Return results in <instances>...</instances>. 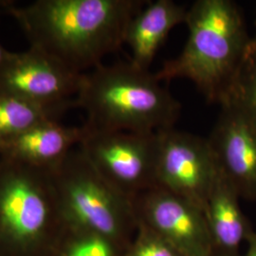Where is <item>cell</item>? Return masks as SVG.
<instances>
[{
	"mask_svg": "<svg viewBox=\"0 0 256 256\" xmlns=\"http://www.w3.org/2000/svg\"><path fill=\"white\" fill-rule=\"evenodd\" d=\"M144 0H37L10 6L30 48L84 74L124 44L128 23Z\"/></svg>",
	"mask_w": 256,
	"mask_h": 256,
	"instance_id": "6da1fadb",
	"label": "cell"
},
{
	"mask_svg": "<svg viewBox=\"0 0 256 256\" xmlns=\"http://www.w3.org/2000/svg\"><path fill=\"white\" fill-rule=\"evenodd\" d=\"M189 36L182 54L156 72L160 81L187 79L206 100L229 101L250 48L245 22L230 0H198L187 10Z\"/></svg>",
	"mask_w": 256,
	"mask_h": 256,
	"instance_id": "7a4b0ae2",
	"label": "cell"
},
{
	"mask_svg": "<svg viewBox=\"0 0 256 256\" xmlns=\"http://www.w3.org/2000/svg\"><path fill=\"white\" fill-rule=\"evenodd\" d=\"M76 102L86 113L84 124L99 130L158 133L174 128L180 112L155 74L131 62L82 74Z\"/></svg>",
	"mask_w": 256,
	"mask_h": 256,
	"instance_id": "3957f363",
	"label": "cell"
},
{
	"mask_svg": "<svg viewBox=\"0 0 256 256\" xmlns=\"http://www.w3.org/2000/svg\"><path fill=\"white\" fill-rule=\"evenodd\" d=\"M48 171L61 221L72 232L104 238L124 252L137 230L133 200L102 178L78 146Z\"/></svg>",
	"mask_w": 256,
	"mask_h": 256,
	"instance_id": "277c9868",
	"label": "cell"
},
{
	"mask_svg": "<svg viewBox=\"0 0 256 256\" xmlns=\"http://www.w3.org/2000/svg\"><path fill=\"white\" fill-rule=\"evenodd\" d=\"M78 147L111 186L134 200L156 186L158 132L99 130L84 124Z\"/></svg>",
	"mask_w": 256,
	"mask_h": 256,
	"instance_id": "5b68a950",
	"label": "cell"
},
{
	"mask_svg": "<svg viewBox=\"0 0 256 256\" xmlns=\"http://www.w3.org/2000/svg\"><path fill=\"white\" fill-rule=\"evenodd\" d=\"M60 220L48 169L0 160V232L19 245L34 243Z\"/></svg>",
	"mask_w": 256,
	"mask_h": 256,
	"instance_id": "8992f818",
	"label": "cell"
},
{
	"mask_svg": "<svg viewBox=\"0 0 256 256\" xmlns=\"http://www.w3.org/2000/svg\"><path fill=\"white\" fill-rule=\"evenodd\" d=\"M220 169L208 138L168 128L158 132L156 186L204 212Z\"/></svg>",
	"mask_w": 256,
	"mask_h": 256,
	"instance_id": "52a82bcc",
	"label": "cell"
},
{
	"mask_svg": "<svg viewBox=\"0 0 256 256\" xmlns=\"http://www.w3.org/2000/svg\"><path fill=\"white\" fill-rule=\"evenodd\" d=\"M137 223L156 232L184 256H212L204 212L182 196L155 186L133 200Z\"/></svg>",
	"mask_w": 256,
	"mask_h": 256,
	"instance_id": "ba28073f",
	"label": "cell"
},
{
	"mask_svg": "<svg viewBox=\"0 0 256 256\" xmlns=\"http://www.w3.org/2000/svg\"><path fill=\"white\" fill-rule=\"evenodd\" d=\"M82 76L30 46L8 52L0 66V94L46 106L70 102L76 100Z\"/></svg>",
	"mask_w": 256,
	"mask_h": 256,
	"instance_id": "9c48e42d",
	"label": "cell"
},
{
	"mask_svg": "<svg viewBox=\"0 0 256 256\" xmlns=\"http://www.w3.org/2000/svg\"><path fill=\"white\" fill-rule=\"evenodd\" d=\"M221 106L208 138L222 174L240 198L256 200V124L234 102Z\"/></svg>",
	"mask_w": 256,
	"mask_h": 256,
	"instance_id": "30bf717a",
	"label": "cell"
},
{
	"mask_svg": "<svg viewBox=\"0 0 256 256\" xmlns=\"http://www.w3.org/2000/svg\"><path fill=\"white\" fill-rule=\"evenodd\" d=\"M239 194L220 171L204 207L212 256H240L254 232L239 204Z\"/></svg>",
	"mask_w": 256,
	"mask_h": 256,
	"instance_id": "8fae6325",
	"label": "cell"
},
{
	"mask_svg": "<svg viewBox=\"0 0 256 256\" xmlns=\"http://www.w3.org/2000/svg\"><path fill=\"white\" fill-rule=\"evenodd\" d=\"M82 128L66 126L59 120L40 124L0 144V156L25 164L50 169L78 146Z\"/></svg>",
	"mask_w": 256,
	"mask_h": 256,
	"instance_id": "7c38bea8",
	"label": "cell"
},
{
	"mask_svg": "<svg viewBox=\"0 0 256 256\" xmlns=\"http://www.w3.org/2000/svg\"><path fill=\"white\" fill-rule=\"evenodd\" d=\"M187 10L173 0L148 1L128 23L124 38L132 52L130 62L135 66L149 70L170 32L185 23Z\"/></svg>",
	"mask_w": 256,
	"mask_h": 256,
	"instance_id": "4fadbf2b",
	"label": "cell"
},
{
	"mask_svg": "<svg viewBox=\"0 0 256 256\" xmlns=\"http://www.w3.org/2000/svg\"><path fill=\"white\" fill-rule=\"evenodd\" d=\"M74 108L76 100L46 106L0 94V144L40 124L58 120Z\"/></svg>",
	"mask_w": 256,
	"mask_h": 256,
	"instance_id": "5bb4252c",
	"label": "cell"
},
{
	"mask_svg": "<svg viewBox=\"0 0 256 256\" xmlns=\"http://www.w3.org/2000/svg\"><path fill=\"white\" fill-rule=\"evenodd\" d=\"M122 256H184L164 238L138 222L137 230Z\"/></svg>",
	"mask_w": 256,
	"mask_h": 256,
	"instance_id": "9a60e30c",
	"label": "cell"
},
{
	"mask_svg": "<svg viewBox=\"0 0 256 256\" xmlns=\"http://www.w3.org/2000/svg\"><path fill=\"white\" fill-rule=\"evenodd\" d=\"M229 101L234 102L256 124V60L250 54V48Z\"/></svg>",
	"mask_w": 256,
	"mask_h": 256,
	"instance_id": "2e32d148",
	"label": "cell"
},
{
	"mask_svg": "<svg viewBox=\"0 0 256 256\" xmlns=\"http://www.w3.org/2000/svg\"><path fill=\"white\" fill-rule=\"evenodd\" d=\"M75 238L64 256H122V252L104 238L74 232Z\"/></svg>",
	"mask_w": 256,
	"mask_h": 256,
	"instance_id": "e0dca14e",
	"label": "cell"
},
{
	"mask_svg": "<svg viewBox=\"0 0 256 256\" xmlns=\"http://www.w3.org/2000/svg\"><path fill=\"white\" fill-rule=\"evenodd\" d=\"M247 248L243 256H256V230H254L252 236L248 239Z\"/></svg>",
	"mask_w": 256,
	"mask_h": 256,
	"instance_id": "ac0fdd59",
	"label": "cell"
},
{
	"mask_svg": "<svg viewBox=\"0 0 256 256\" xmlns=\"http://www.w3.org/2000/svg\"><path fill=\"white\" fill-rule=\"evenodd\" d=\"M14 3L12 1H8V0H0V16L3 12H8L9 9L12 5Z\"/></svg>",
	"mask_w": 256,
	"mask_h": 256,
	"instance_id": "d6986e66",
	"label": "cell"
},
{
	"mask_svg": "<svg viewBox=\"0 0 256 256\" xmlns=\"http://www.w3.org/2000/svg\"><path fill=\"white\" fill-rule=\"evenodd\" d=\"M8 52H9L4 46H2V44L0 42V66L3 64V62H4L6 56L8 54Z\"/></svg>",
	"mask_w": 256,
	"mask_h": 256,
	"instance_id": "ffe728a7",
	"label": "cell"
},
{
	"mask_svg": "<svg viewBox=\"0 0 256 256\" xmlns=\"http://www.w3.org/2000/svg\"><path fill=\"white\" fill-rule=\"evenodd\" d=\"M250 54L256 60V32L254 38L250 40Z\"/></svg>",
	"mask_w": 256,
	"mask_h": 256,
	"instance_id": "44dd1931",
	"label": "cell"
}]
</instances>
